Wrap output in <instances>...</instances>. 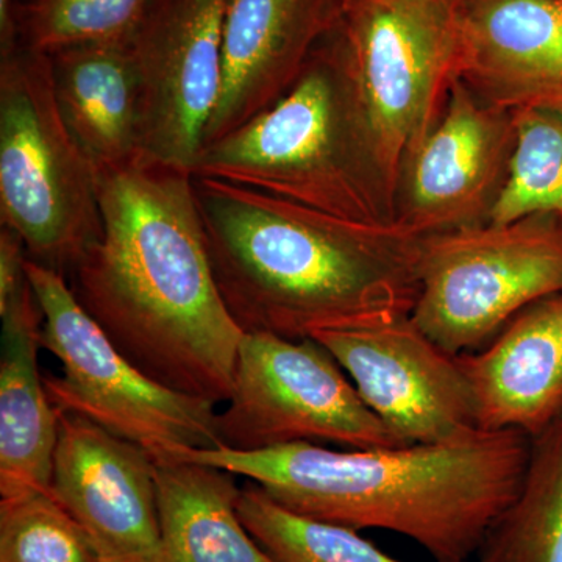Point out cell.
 Listing matches in <instances>:
<instances>
[{
	"instance_id": "2e32d148",
	"label": "cell",
	"mask_w": 562,
	"mask_h": 562,
	"mask_svg": "<svg viewBox=\"0 0 562 562\" xmlns=\"http://www.w3.org/2000/svg\"><path fill=\"white\" fill-rule=\"evenodd\" d=\"M458 362L471 386L476 427L541 435L562 414V292L528 305Z\"/></svg>"
},
{
	"instance_id": "277c9868",
	"label": "cell",
	"mask_w": 562,
	"mask_h": 562,
	"mask_svg": "<svg viewBox=\"0 0 562 562\" xmlns=\"http://www.w3.org/2000/svg\"><path fill=\"white\" fill-rule=\"evenodd\" d=\"M327 43L373 184L397 220L406 171L461 79L462 0H342Z\"/></svg>"
},
{
	"instance_id": "7a4b0ae2",
	"label": "cell",
	"mask_w": 562,
	"mask_h": 562,
	"mask_svg": "<svg viewBox=\"0 0 562 562\" xmlns=\"http://www.w3.org/2000/svg\"><path fill=\"white\" fill-rule=\"evenodd\" d=\"M194 177V176H192ZM211 268L244 333L290 339L412 313L422 236L194 177Z\"/></svg>"
},
{
	"instance_id": "5bb4252c",
	"label": "cell",
	"mask_w": 562,
	"mask_h": 562,
	"mask_svg": "<svg viewBox=\"0 0 562 562\" xmlns=\"http://www.w3.org/2000/svg\"><path fill=\"white\" fill-rule=\"evenodd\" d=\"M342 0H231L220 101L203 147L271 109L327 40Z\"/></svg>"
},
{
	"instance_id": "6da1fadb",
	"label": "cell",
	"mask_w": 562,
	"mask_h": 562,
	"mask_svg": "<svg viewBox=\"0 0 562 562\" xmlns=\"http://www.w3.org/2000/svg\"><path fill=\"white\" fill-rule=\"evenodd\" d=\"M98 173L102 232L70 272V290L140 372L227 402L244 331L217 290L194 177L144 155Z\"/></svg>"
},
{
	"instance_id": "9c48e42d",
	"label": "cell",
	"mask_w": 562,
	"mask_h": 562,
	"mask_svg": "<svg viewBox=\"0 0 562 562\" xmlns=\"http://www.w3.org/2000/svg\"><path fill=\"white\" fill-rule=\"evenodd\" d=\"M217 413L222 449L258 452L295 442L346 449L406 446L362 402L330 351L313 338L244 333L232 395Z\"/></svg>"
},
{
	"instance_id": "30bf717a",
	"label": "cell",
	"mask_w": 562,
	"mask_h": 562,
	"mask_svg": "<svg viewBox=\"0 0 562 562\" xmlns=\"http://www.w3.org/2000/svg\"><path fill=\"white\" fill-rule=\"evenodd\" d=\"M357 387L362 402L406 446L475 430V403L458 357L414 324L387 314L312 336Z\"/></svg>"
},
{
	"instance_id": "e0dca14e",
	"label": "cell",
	"mask_w": 562,
	"mask_h": 562,
	"mask_svg": "<svg viewBox=\"0 0 562 562\" xmlns=\"http://www.w3.org/2000/svg\"><path fill=\"white\" fill-rule=\"evenodd\" d=\"M0 497L50 492L58 412L40 372L43 312L31 281L0 303Z\"/></svg>"
},
{
	"instance_id": "d4e9b609",
	"label": "cell",
	"mask_w": 562,
	"mask_h": 562,
	"mask_svg": "<svg viewBox=\"0 0 562 562\" xmlns=\"http://www.w3.org/2000/svg\"><path fill=\"white\" fill-rule=\"evenodd\" d=\"M20 0H0V58L10 57L21 47Z\"/></svg>"
},
{
	"instance_id": "ba28073f",
	"label": "cell",
	"mask_w": 562,
	"mask_h": 562,
	"mask_svg": "<svg viewBox=\"0 0 562 562\" xmlns=\"http://www.w3.org/2000/svg\"><path fill=\"white\" fill-rule=\"evenodd\" d=\"M562 292V225L550 214L422 236L412 319L453 357L480 350L531 303Z\"/></svg>"
},
{
	"instance_id": "44dd1931",
	"label": "cell",
	"mask_w": 562,
	"mask_h": 562,
	"mask_svg": "<svg viewBox=\"0 0 562 562\" xmlns=\"http://www.w3.org/2000/svg\"><path fill=\"white\" fill-rule=\"evenodd\" d=\"M238 514L251 538L276 562H405L355 528L290 512L250 480L239 492Z\"/></svg>"
},
{
	"instance_id": "5b68a950",
	"label": "cell",
	"mask_w": 562,
	"mask_h": 562,
	"mask_svg": "<svg viewBox=\"0 0 562 562\" xmlns=\"http://www.w3.org/2000/svg\"><path fill=\"white\" fill-rule=\"evenodd\" d=\"M191 173L342 220L397 221L373 184L327 40L280 101L203 147Z\"/></svg>"
},
{
	"instance_id": "d6986e66",
	"label": "cell",
	"mask_w": 562,
	"mask_h": 562,
	"mask_svg": "<svg viewBox=\"0 0 562 562\" xmlns=\"http://www.w3.org/2000/svg\"><path fill=\"white\" fill-rule=\"evenodd\" d=\"M155 486L165 562H276L244 527L235 473L158 460Z\"/></svg>"
},
{
	"instance_id": "8fae6325",
	"label": "cell",
	"mask_w": 562,
	"mask_h": 562,
	"mask_svg": "<svg viewBox=\"0 0 562 562\" xmlns=\"http://www.w3.org/2000/svg\"><path fill=\"white\" fill-rule=\"evenodd\" d=\"M231 0H150L131 41L143 90V155L191 171L224 74Z\"/></svg>"
},
{
	"instance_id": "3957f363",
	"label": "cell",
	"mask_w": 562,
	"mask_h": 562,
	"mask_svg": "<svg viewBox=\"0 0 562 562\" xmlns=\"http://www.w3.org/2000/svg\"><path fill=\"white\" fill-rule=\"evenodd\" d=\"M522 431L482 428L449 441L331 450L295 442L258 452L176 450L257 483L301 516L412 539L436 562L475 560L492 525L516 498L530 460Z\"/></svg>"
},
{
	"instance_id": "9a60e30c",
	"label": "cell",
	"mask_w": 562,
	"mask_h": 562,
	"mask_svg": "<svg viewBox=\"0 0 562 562\" xmlns=\"http://www.w3.org/2000/svg\"><path fill=\"white\" fill-rule=\"evenodd\" d=\"M461 80L487 105L562 111V0H462Z\"/></svg>"
},
{
	"instance_id": "8992f818",
	"label": "cell",
	"mask_w": 562,
	"mask_h": 562,
	"mask_svg": "<svg viewBox=\"0 0 562 562\" xmlns=\"http://www.w3.org/2000/svg\"><path fill=\"white\" fill-rule=\"evenodd\" d=\"M0 222L66 279L102 232L98 169L63 121L50 57L22 46L0 58Z\"/></svg>"
},
{
	"instance_id": "52a82bcc",
	"label": "cell",
	"mask_w": 562,
	"mask_h": 562,
	"mask_svg": "<svg viewBox=\"0 0 562 562\" xmlns=\"http://www.w3.org/2000/svg\"><path fill=\"white\" fill-rule=\"evenodd\" d=\"M25 271L43 312L41 346L61 362L60 375H43L55 408L87 417L155 461L176 450L221 449L214 403L140 372L85 312L63 273L29 258Z\"/></svg>"
},
{
	"instance_id": "7402d4cb",
	"label": "cell",
	"mask_w": 562,
	"mask_h": 562,
	"mask_svg": "<svg viewBox=\"0 0 562 562\" xmlns=\"http://www.w3.org/2000/svg\"><path fill=\"white\" fill-rule=\"evenodd\" d=\"M513 122L508 176L487 222L550 214L562 225V111H514Z\"/></svg>"
},
{
	"instance_id": "cb8c5ba5",
	"label": "cell",
	"mask_w": 562,
	"mask_h": 562,
	"mask_svg": "<svg viewBox=\"0 0 562 562\" xmlns=\"http://www.w3.org/2000/svg\"><path fill=\"white\" fill-rule=\"evenodd\" d=\"M0 562H101V558L50 492H31L0 501Z\"/></svg>"
},
{
	"instance_id": "4fadbf2b",
	"label": "cell",
	"mask_w": 562,
	"mask_h": 562,
	"mask_svg": "<svg viewBox=\"0 0 562 562\" xmlns=\"http://www.w3.org/2000/svg\"><path fill=\"white\" fill-rule=\"evenodd\" d=\"M513 147V113L454 80L441 120L406 171L397 220L419 236L490 221Z\"/></svg>"
},
{
	"instance_id": "603a6c76",
	"label": "cell",
	"mask_w": 562,
	"mask_h": 562,
	"mask_svg": "<svg viewBox=\"0 0 562 562\" xmlns=\"http://www.w3.org/2000/svg\"><path fill=\"white\" fill-rule=\"evenodd\" d=\"M150 0H24L21 46L52 54L81 44L131 43Z\"/></svg>"
},
{
	"instance_id": "ffe728a7",
	"label": "cell",
	"mask_w": 562,
	"mask_h": 562,
	"mask_svg": "<svg viewBox=\"0 0 562 562\" xmlns=\"http://www.w3.org/2000/svg\"><path fill=\"white\" fill-rule=\"evenodd\" d=\"M479 562H562V414L531 439L516 498L480 547Z\"/></svg>"
},
{
	"instance_id": "ac0fdd59",
	"label": "cell",
	"mask_w": 562,
	"mask_h": 562,
	"mask_svg": "<svg viewBox=\"0 0 562 562\" xmlns=\"http://www.w3.org/2000/svg\"><path fill=\"white\" fill-rule=\"evenodd\" d=\"M47 55L63 121L95 169L143 155V90L131 43L81 44Z\"/></svg>"
},
{
	"instance_id": "7c38bea8",
	"label": "cell",
	"mask_w": 562,
	"mask_h": 562,
	"mask_svg": "<svg viewBox=\"0 0 562 562\" xmlns=\"http://www.w3.org/2000/svg\"><path fill=\"white\" fill-rule=\"evenodd\" d=\"M57 412L50 494L101 562H165L151 454L87 417Z\"/></svg>"
}]
</instances>
